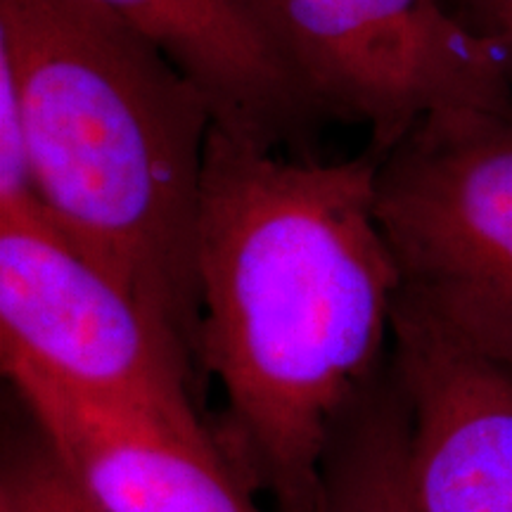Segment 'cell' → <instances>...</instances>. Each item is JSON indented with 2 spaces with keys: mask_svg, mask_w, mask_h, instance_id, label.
<instances>
[{
  "mask_svg": "<svg viewBox=\"0 0 512 512\" xmlns=\"http://www.w3.org/2000/svg\"><path fill=\"white\" fill-rule=\"evenodd\" d=\"M31 422L112 512H266L197 411L88 399L5 368Z\"/></svg>",
  "mask_w": 512,
  "mask_h": 512,
  "instance_id": "obj_6",
  "label": "cell"
},
{
  "mask_svg": "<svg viewBox=\"0 0 512 512\" xmlns=\"http://www.w3.org/2000/svg\"><path fill=\"white\" fill-rule=\"evenodd\" d=\"M467 27L512 55V0H448Z\"/></svg>",
  "mask_w": 512,
  "mask_h": 512,
  "instance_id": "obj_11",
  "label": "cell"
},
{
  "mask_svg": "<svg viewBox=\"0 0 512 512\" xmlns=\"http://www.w3.org/2000/svg\"><path fill=\"white\" fill-rule=\"evenodd\" d=\"M0 512H112L74 475L34 425L31 439L5 444Z\"/></svg>",
  "mask_w": 512,
  "mask_h": 512,
  "instance_id": "obj_10",
  "label": "cell"
},
{
  "mask_svg": "<svg viewBox=\"0 0 512 512\" xmlns=\"http://www.w3.org/2000/svg\"><path fill=\"white\" fill-rule=\"evenodd\" d=\"M510 57V72H512V55H508Z\"/></svg>",
  "mask_w": 512,
  "mask_h": 512,
  "instance_id": "obj_12",
  "label": "cell"
},
{
  "mask_svg": "<svg viewBox=\"0 0 512 512\" xmlns=\"http://www.w3.org/2000/svg\"><path fill=\"white\" fill-rule=\"evenodd\" d=\"M316 512H420L408 479V406L394 380L370 387L339 422Z\"/></svg>",
  "mask_w": 512,
  "mask_h": 512,
  "instance_id": "obj_9",
  "label": "cell"
},
{
  "mask_svg": "<svg viewBox=\"0 0 512 512\" xmlns=\"http://www.w3.org/2000/svg\"><path fill=\"white\" fill-rule=\"evenodd\" d=\"M380 159L283 157L211 128L197 221V366L214 439L266 512H316L337 425L392 361L399 273Z\"/></svg>",
  "mask_w": 512,
  "mask_h": 512,
  "instance_id": "obj_1",
  "label": "cell"
},
{
  "mask_svg": "<svg viewBox=\"0 0 512 512\" xmlns=\"http://www.w3.org/2000/svg\"><path fill=\"white\" fill-rule=\"evenodd\" d=\"M150 38L214 107L216 126L316 157L320 114L252 0H88Z\"/></svg>",
  "mask_w": 512,
  "mask_h": 512,
  "instance_id": "obj_8",
  "label": "cell"
},
{
  "mask_svg": "<svg viewBox=\"0 0 512 512\" xmlns=\"http://www.w3.org/2000/svg\"><path fill=\"white\" fill-rule=\"evenodd\" d=\"M375 214L396 309L512 368V102L420 119L380 159Z\"/></svg>",
  "mask_w": 512,
  "mask_h": 512,
  "instance_id": "obj_3",
  "label": "cell"
},
{
  "mask_svg": "<svg viewBox=\"0 0 512 512\" xmlns=\"http://www.w3.org/2000/svg\"><path fill=\"white\" fill-rule=\"evenodd\" d=\"M320 119L387 155L427 114L512 102L510 57L448 0H252Z\"/></svg>",
  "mask_w": 512,
  "mask_h": 512,
  "instance_id": "obj_4",
  "label": "cell"
},
{
  "mask_svg": "<svg viewBox=\"0 0 512 512\" xmlns=\"http://www.w3.org/2000/svg\"><path fill=\"white\" fill-rule=\"evenodd\" d=\"M0 354L95 401L195 408L181 339L48 219L0 216Z\"/></svg>",
  "mask_w": 512,
  "mask_h": 512,
  "instance_id": "obj_5",
  "label": "cell"
},
{
  "mask_svg": "<svg viewBox=\"0 0 512 512\" xmlns=\"http://www.w3.org/2000/svg\"><path fill=\"white\" fill-rule=\"evenodd\" d=\"M48 221L197 363V221L214 107L162 48L88 0H0Z\"/></svg>",
  "mask_w": 512,
  "mask_h": 512,
  "instance_id": "obj_2",
  "label": "cell"
},
{
  "mask_svg": "<svg viewBox=\"0 0 512 512\" xmlns=\"http://www.w3.org/2000/svg\"><path fill=\"white\" fill-rule=\"evenodd\" d=\"M392 363L408 403L420 512H512V368L394 306Z\"/></svg>",
  "mask_w": 512,
  "mask_h": 512,
  "instance_id": "obj_7",
  "label": "cell"
}]
</instances>
